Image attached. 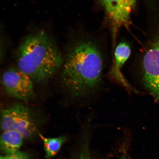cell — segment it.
Wrapping results in <instances>:
<instances>
[{
	"label": "cell",
	"mask_w": 159,
	"mask_h": 159,
	"mask_svg": "<svg viewBox=\"0 0 159 159\" xmlns=\"http://www.w3.org/2000/svg\"><path fill=\"white\" fill-rule=\"evenodd\" d=\"M104 41L94 33L75 36L68 47L63 64L62 82L71 96H91L100 86L104 65Z\"/></svg>",
	"instance_id": "cell-1"
},
{
	"label": "cell",
	"mask_w": 159,
	"mask_h": 159,
	"mask_svg": "<svg viewBox=\"0 0 159 159\" xmlns=\"http://www.w3.org/2000/svg\"><path fill=\"white\" fill-rule=\"evenodd\" d=\"M16 56L18 68L41 84L47 82L63 62L55 42L43 31L27 36L19 47Z\"/></svg>",
	"instance_id": "cell-2"
},
{
	"label": "cell",
	"mask_w": 159,
	"mask_h": 159,
	"mask_svg": "<svg viewBox=\"0 0 159 159\" xmlns=\"http://www.w3.org/2000/svg\"><path fill=\"white\" fill-rule=\"evenodd\" d=\"M104 10L110 25L113 45L116 46L118 31L122 27L129 29L132 24L131 15L138 0H94Z\"/></svg>",
	"instance_id": "cell-3"
},
{
	"label": "cell",
	"mask_w": 159,
	"mask_h": 159,
	"mask_svg": "<svg viewBox=\"0 0 159 159\" xmlns=\"http://www.w3.org/2000/svg\"><path fill=\"white\" fill-rule=\"evenodd\" d=\"M1 128L4 131L15 130L23 138H30L37 129L30 112L26 107L16 104L2 111Z\"/></svg>",
	"instance_id": "cell-4"
},
{
	"label": "cell",
	"mask_w": 159,
	"mask_h": 159,
	"mask_svg": "<svg viewBox=\"0 0 159 159\" xmlns=\"http://www.w3.org/2000/svg\"><path fill=\"white\" fill-rule=\"evenodd\" d=\"M4 87L9 96L27 102L35 97L33 80L18 67H12L2 77Z\"/></svg>",
	"instance_id": "cell-5"
},
{
	"label": "cell",
	"mask_w": 159,
	"mask_h": 159,
	"mask_svg": "<svg viewBox=\"0 0 159 159\" xmlns=\"http://www.w3.org/2000/svg\"><path fill=\"white\" fill-rule=\"evenodd\" d=\"M131 53V47L128 43L125 41L119 43L115 47L114 61L109 75L128 91L138 93V91L129 83L122 72L123 66L130 57Z\"/></svg>",
	"instance_id": "cell-6"
},
{
	"label": "cell",
	"mask_w": 159,
	"mask_h": 159,
	"mask_svg": "<svg viewBox=\"0 0 159 159\" xmlns=\"http://www.w3.org/2000/svg\"><path fill=\"white\" fill-rule=\"evenodd\" d=\"M23 139L22 136L17 131H4L0 141L2 150L7 155L15 153L22 144Z\"/></svg>",
	"instance_id": "cell-7"
},
{
	"label": "cell",
	"mask_w": 159,
	"mask_h": 159,
	"mask_svg": "<svg viewBox=\"0 0 159 159\" xmlns=\"http://www.w3.org/2000/svg\"><path fill=\"white\" fill-rule=\"evenodd\" d=\"M39 135L43 141L46 157L47 158L55 156L65 140V138L64 136L49 138H45L41 134H39Z\"/></svg>",
	"instance_id": "cell-8"
},
{
	"label": "cell",
	"mask_w": 159,
	"mask_h": 159,
	"mask_svg": "<svg viewBox=\"0 0 159 159\" xmlns=\"http://www.w3.org/2000/svg\"><path fill=\"white\" fill-rule=\"evenodd\" d=\"M4 159H31L28 154L24 152H18L3 157Z\"/></svg>",
	"instance_id": "cell-9"
},
{
	"label": "cell",
	"mask_w": 159,
	"mask_h": 159,
	"mask_svg": "<svg viewBox=\"0 0 159 159\" xmlns=\"http://www.w3.org/2000/svg\"><path fill=\"white\" fill-rule=\"evenodd\" d=\"M76 159H92L91 158L88 148L85 147L81 151L80 156Z\"/></svg>",
	"instance_id": "cell-10"
},
{
	"label": "cell",
	"mask_w": 159,
	"mask_h": 159,
	"mask_svg": "<svg viewBox=\"0 0 159 159\" xmlns=\"http://www.w3.org/2000/svg\"><path fill=\"white\" fill-rule=\"evenodd\" d=\"M121 159H126V157H125V155L124 156H123Z\"/></svg>",
	"instance_id": "cell-11"
},
{
	"label": "cell",
	"mask_w": 159,
	"mask_h": 159,
	"mask_svg": "<svg viewBox=\"0 0 159 159\" xmlns=\"http://www.w3.org/2000/svg\"><path fill=\"white\" fill-rule=\"evenodd\" d=\"M0 159H4V157H3L1 156V158H0Z\"/></svg>",
	"instance_id": "cell-12"
}]
</instances>
